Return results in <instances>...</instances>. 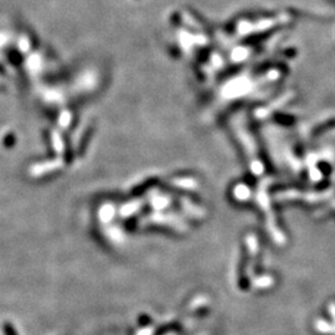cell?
<instances>
[{"label": "cell", "mask_w": 335, "mask_h": 335, "mask_svg": "<svg viewBox=\"0 0 335 335\" xmlns=\"http://www.w3.org/2000/svg\"><path fill=\"white\" fill-rule=\"evenodd\" d=\"M3 329H4V334L5 335H18L15 328L13 327V324H11V323H9V322L4 323Z\"/></svg>", "instance_id": "6da1fadb"}]
</instances>
